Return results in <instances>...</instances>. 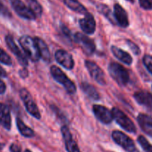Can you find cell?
<instances>
[{
  "label": "cell",
  "mask_w": 152,
  "mask_h": 152,
  "mask_svg": "<svg viewBox=\"0 0 152 152\" xmlns=\"http://www.w3.org/2000/svg\"><path fill=\"white\" fill-rule=\"evenodd\" d=\"M25 152H32L31 151H30V150H28V149H26L25 151Z\"/></svg>",
  "instance_id": "obj_38"
},
{
  "label": "cell",
  "mask_w": 152,
  "mask_h": 152,
  "mask_svg": "<svg viewBox=\"0 0 152 152\" xmlns=\"http://www.w3.org/2000/svg\"><path fill=\"white\" fill-rule=\"evenodd\" d=\"M7 72L4 71V68H1V67L0 66V77H3V78H5V77H7Z\"/></svg>",
  "instance_id": "obj_36"
},
{
  "label": "cell",
  "mask_w": 152,
  "mask_h": 152,
  "mask_svg": "<svg viewBox=\"0 0 152 152\" xmlns=\"http://www.w3.org/2000/svg\"><path fill=\"white\" fill-rule=\"evenodd\" d=\"M85 65H86V68L88 71L90 75L96 83L102 86H105L106 84L105 74H104L103 71L95 62L91 60H86L85 62Z\"/></svg>",
  "instance_id": "obj_10"
},
{
  "label": "cell",
  "mask_w": 152,
  "mask_h": 152,
  "mask_svg": "<svg viewBox=\"0 0 152 152\" xmlns=\"http://www.w3.org/2000/svg\"><path fill=\"white\" fill-rule=\"evenodd\" d=\"M126 43H127V45H129L131 50H132L135 55H139L140 53V48L138 47L134 42H133L131 41V40H127V41H126Z\"/></svg>",
  "instance_id": "obj_30"
},
{
  "label": "cell",
  "mask_w": 152,
  "mask_h": 152,
  "mask_svg": "<svg viewBox=\"0 0 152 152\" xmlns=\"http://www.w3.org/2000/svg\"><path fill=\"white\" fill-rule=\"evenodd\" d=\"M134 98L138 104L152 110V94L146 91H140L134 94Z\"/></svg>",
  "instance_id": "obj_17"
},
{
  "label": "cell",
  "mask_w": 152,
  "mask_h": 152,
  "mask_svg": "<svg viewBox=\"0 0 152 152\" xmlns=\"http://www.w3.org/2000/svg\"><path fill=\"white\" fill-rule=\"evenodd\" d=\"M142 62L148 72L152 75V56L148 54L145 55L142 58Z\"/></svg>",
  "instance_id": "obj_28"
},
{
  "label": "cell",
  "mask_w": 152,
  "mask_h": 152,
  "mask_svg": "<svg viewBox=\"0 0 152 152\" xmlns=\"http://www.w3.org/2000/svg\"><path fill=\"white\" fill-rule=\"evenodd\" d=\"M113 140L127 152H138L132 138L120 131H114L111 134Z\"/></svg>",
  "instance_id": "obj_6"
},
{
  "label": "cell",
  "mask_w": 152,
  "mask_h": 152,
  "mask_svg": "<svg viewBox=\"0 0 152 152\" xmlns=\"http://www.w3.org/2000/svg\"><path fill=\"white\" fill-rule=\"evenodd\" d=\"M111 50L113 54H114V56L117 59H118L119 60L121 61L122 62H123V63H125L127 65H132L133 60H132V57L129 53H127L125 50H122L121 48H119L116 47L114 45L111 46Z\"/></svg>",
  "instance_id": "obj_20"
},
{
  "label": "cell",
  "mask_w": 152,
  "mask_h": 152,
  "mask_svg": "<svg viewBox=\"0 0 152 152\" xmlns=\"http://www.w3.org/2000/svg\"><path fill=\"white\" fill-rule=\"evenodd\" d=\"M92 110L96 118L103 124H110L114 120L112 111L103 105H94Z\"/></svg>",
  "instance_id": "obj_9"
},
{
  "label": "cell",
  "mask_w": 152,
  "mask_h": 152,
  "mask_svg": "<svg viewBox=\"0 0 152 152\" xmlns=\"http://www.w3.org/2000/svg\"><path fill=\"white\" fill-rule=\"evenodd\" d=\"M10 152H22L21 147L16 143H13L10 146Z\"/></svg>",
  "instance_id": "obj_32"
},
{
  "label": "cell",
  "mask_w": 152,
  "mask_h": 152,
  "mask_svg": "<svg viewBox=\"0 0 152 152\" xmlns=\"http://www.w3.org/2000/svg\"><path fill=\"white\" fill-rule=\"evenodd\" d=\"M56 61L68 70H71L74 67V60L71 54L63 49H59L55 53Z\"/></svg>",
  "instance_id": "obj_11"
},
{
  "label": "cell",
  "mask_w": 152,
  "mask_h": 152,
  "mask_svg": "<svg viewBox=\"0 0 152 152\" xmlns=\"http://www.w3.org/2000/svg\"><path fill=\"white\" fill-rule=\"evenodd\" d=\"M137 142L145 152H152V145L143 136L138 137Z\"/></svg>",
  "instance_id": "obj_26"
},
{
  "label": "cell",
  "mask_w": 152,
  "mask_h": 152,
  "mask_svg": "<svg viewBox=\"0 0 152 152\" xmlns=\"http://www.w3.org/2000/svg\"><path fill=\"white\" fill-rule=\"evenodd\" d=\"M126 1H129V2L134 4V1H135V0H126Z\"/></svg>",
  "instance_id": "obj_37"
},
{
  "label": "cell",
  "mask_w": 152,
  "mask_h": 152,
  "mask_svg": "<svg viewBox=\"0 0 152 152\" xmlns=\"http://www.w3.org/2000/svg\"><path fill=\"white\" fill-rule=\"evenodd\" d=\"M80 27L84 33L88 35H91L96 31V21L94 17L91 13H87L84 18L79 21Z\"/></svg>",
  "instance_id": "obj_14"
},
{
  "label": "cell",
  "mask_w": 152,
  "mask_h": 152,
  "mask_svg": "<svg viewBox=\"0 0 152 152\" xmlns=\"http://www.w3.org/2000/svg\"><path fill=\"white\" fill-rule=\"evenodd\" d=\"M34 40H35L36 43H37V48H38L39 52L40 57L45 61V62H49L51 59L50 56V50H49L47 44L45 42L43 39H42L39 37H34Z\"/></svg>",
  "instance_id": "obj_19"
},
{
  "label": "cell",
  "mask_w": 152,
  "mask_h": 152,
  "mask_svg": "<svg viewBox=\"0 0 152 152\" xmlns=\"http://www.w3.org/2000/svg\"><path fill=\"white\" fill-rule=\"evenodd\" d=\"M19 75L22 78H26V77H28V71L25 68H23V69L19 71Z\"/></svg>",
  "instance_id": "obj_35"
},
{
  "label": "cell",
  "mask_w": 152,
  "mask_h": 152,
  "mask_svg": "<svg viewBox=\"0 0 152 152\" xmlns=\"http://www.w3.org/2000/svg\"><path fill=\"white\" fill-rule=\"evenodd\" d=\"M5 42L7 44V47L10 49V51L16 56L18 61L21 65L24 67H26L28 65V59H26L25 55L22 53L20 49L19 48L16 44L15 43L14 39H13V37L10 35H7L5 37Z\"/></svg>",
  "instance_id": "obj_13"
},
{
  "label": "cell",
  "mask_w": 152,
  "mask_h": 152,
  "mask_svg": "<svg viewBox=\"0 0 152 152\" xmlns=\"http://www.w3.org/2000/svg\"><path fill=\"white\" fill-rule=\"evenodd\" d=\"M50 74L53 78L56 80L57 83L62 85L66 91L70 94H74L77 91V88L75 84L67 77L66 74L56 65H52L50 67Z\"/></svg>",
  "instance_id": "obj_2"
},
{
  "label": "cell",
  "mask_w": 152,
  "mask_h": 152,
  "mask_svg": "<svg viewBox=\"0 0 152 152\" xmlns=\"http://www.w3.org/2000/svg\"><path fill=\"white\" fill-rule=\"evenodd\" d=\"M74 41L80 45L82 50L86 54L91 56L94 53L96 49L95 43L93 39L89 38L87 35L82 33H77L74 36Z\"/></svg>",
  "instance_id": "obj_8"
},
{
  "label": "cell",
  "mask_w": 152,
  "mask_h": 152,
  "mask_svg": "<svg viewBox=\"0 0 152 152\" xmlns=\"http://www.w3.org/2000/svg\"><path fill=\"white\" fill-rule=\"evenodd\" d=\"M9 1H10V5L13 7L16 14L21 18L28 19V20L36 19L37 16L22 0H9Z\"/></svg>",
  "instance_id": "obj_7"
},
{
  "label": "cell",
  "mask_w": 152,
  "mask_h": 152,
  "mask_svg": "<svg viewBox=\"0 0 152 152\" xmlns=\"http://www.w3.org/2000/svg\"><path fill=\"white\" fill-rule=\"evenodd\" d=\"M6 91V85L4 82L0 80V94H3Z\"/></svg>",
  "instance_id": "obj_34"
},
{
  "label": "cell",
  "mask_w": 152,
  "mask_h": 152,
  "mask_svg": "<svg viewBox=\"0 0 152 152\" xmlns=\"http://www.w3.org/2000/svg\"><path fill=\"white\" fill-rule=\"evenodd\" d=\"M111 111L114 119L122 129L129 133H136L137 129L134 123L123 111L117 108H113Z\"/></svg>",
  "instance_id": "obj_4"
},
{
  "label": "cell",
  "mask_w": 152,
  "mask_h": 152,
  "mask_svg": "<svg viewBox=\"0 0 152 152\" xmlns=\"http://www.w3.org/2000/svg\"><path fill=\"white\" fill-rule=\"evenodd\" d=\"M28 7L37 16H40L42 13V7L37 0H26Z\"/></svg>",
  "instance_id": "obj_25"
},
{
  "label": "cell",
  "mask_w": 152,
  "mask_h": 152,
  "mask_svg": "<svg viewBox=\"0 0 152 152\" xmlns=\"http://www.w3.org/2000/svg\"><path fill=\"white\" fill-rule=\"evenodd\" d=\"M64 4L67 6L69 9L76 13H80V14L86 15L88 13L84 5L81 4L78 0H63Z\"/></svg>",
  "instance_id": "obj_21"
},
{
  "label": "cell",
  "mask_w": 152,
  "mask_h": 152,
  "mask_svg": "<svg viewBox=\"0 0 152 152\" xmlns=\"http://www.w3.org/2000/svg\"><path fill=\"white\" fill-rule=\"evenodd\" d=\"M61 29H62V33L64 34V35H65L66 37H68V38H71V31H69V29H68V28H67L65 25H62V26H61Z\"/></svg>",
  "instance_id": "obj_33"
},
{
  "label": "cell",
  "mask_w": 152,
  "mask_h": 152,
  "mask_svg": "<svg viewBox=\"0 0 152 152\" xmlns=\"http://www.w3.org/2000/svg\"><path fill=\"white\" fill-rule=\"evenodd\" d=\"M140 5L144 10H152V0H138Z\"/></svg>",
  "instance_id": "obj_31"
},
{
  "label": "cell",
  "mask_w": 152,
  "mask_h": 152,
  "mask_svg": "<svg viewBox=\"0 0 152 152\" xmlns=\"http://www.w3.org/2000/svg\"><path fill=\"white\" fill-rule=\"evenodd\" d=\"M16 122L18 130H19V133H20L22 136L28 138L33 137L34 136V131H33L31 128L27 126L25 124V123H24L19 117H17V118H16Z\"/></svg>",
  "instance_id": "obj_23"
},
{
  "label": "cell",
  "mask_w": 152,
  "mask_h": 152,
  "mask_svg": "<svg viewBox=\"0 0 152 152\" xmlns=\"http://www.w3.org/2000/svg\"><path fill=\"white\" fill-rule=\"evenodd\" d=\"M97 10L99 13H101L102 15H104V16H105V18H107L111 23H115L116 21L114 17V13L112 14V13H111V10H110V8L108 7V5L104 4H99V5L97 6Z\"/></svg>",
  "instance_id": "obj_24"
},
{
  "label": "cell",
  "mask_w": 152,
  "mask_h": 152,
  "mask_svg": "<svg viewBox=\"0 0 152 152\" xmlns=\"http://www.w3.org/2000/svg\"><path fill=\"white\" fill-rule=\"evenodd\" d=\"M108 72L117 84L125 86L129 82V74L127 70L117 62H111L108 65Z\"/></svg>",
  "instance_id": "obj_3"
},
{
  "label": "cell",
  "mask_w": 152,
  "mask_h": 152,
  "mask_svg": "<svg viewBox=\"0 0 152 152\" xmlns=\"http://www.w3.org/2000/svg\"><path fill=\"white\" fill-rule=\"evenodd\" d=\"M0 125L6 130L11 129V116L8 106L0 102Z\"/></svg>",
  "instance_id": "obj_16"
},
{
  "label": "cell",
  "mask_w": 152,
  "mask_h": 152,
  "mask_svg": "<svg viewBox=\"0 0 152 152\" xmlns=\"http://www.w3.org/2000/svg\"><path fill=\"white\" fill-rule=\"evenodd\" d=\"M19 95H20V97L25 105L27 111L34 118L39 120L41 118L39 110L37 105L33 99L30 92L26 88H22L19 91Z\"/></svg>",
  "instance_id": "obj_5"
},
{
  "label": "cell",
  "mask_w": 152,
  "mask_h": 152,
  "mask_svg": "<svg viewBox=\"0 0 152 152\" xmlns=\"http://www.w3.org/2000/svg\"><path fill=\"white\" fill-rule=\"evenodd\" d=\"M80 88H81L82 91L88 96L90 99H93V100L97 101L99 99V94L98 93L97 90L92 85L89 84V83H82L80 84Z\"/></svg>",
  "instance_id": "obj_22"
},
{
  "label": "cell",
  "mask_w": 152,
  "mask_h": 152,
  "mask_svg": "<svg viewBox=\"0 0 152 152\" xmlns=\"http://www.w3.org/2000/svg\"><path fill=\"white\" fill-rule=\"evenodd\" d=\"M0 62L9 66L12 65V59L10 56L1 48H0Z\"/></svg>",
  "instance_id": "obj_27"
},
{
  "label": "cell",
  "mask_w": 152,
  "mask_h": 152,
  "mask_svg": "<svg viewBox=\"0 0 152 152\" xmlns=\"http://www.w3.org/2000/svg\"><path fill=\"white\" fill-rule=\"evenodd\" d=\"M0 15L4 17L10 18L12 17V13L10 11L7 6L3 3L1 0H0Z\"/></svg>",
  "instance_id": "obj_29"
},
{
  "label": "cell",
  "mask_w": 152,
  "mask_h": 152,
  "mask_svg": "<svg viewBox=\"0 0 152 152\" xmlns=\"http://www.w3.org/2000/svg\"><path fill=\"white\" fill-rule=\"evenodd\" d=\"M114 17L117 25L126 28L129 26V20L126 10L118 3L114 5Z\"/></svg>",
  "instance_id": "obj_15"
},
{
  "label": "cell",
  "mask_w": 152,
  "mask_h": 152,
  "mask_svg": "<svg viewBox=\"0 0 152 152\" xmlns=\"http://www.w3.org/2000/svg\"><path fill=\"white\" fill-rule=\"evenodd\" d=\"M19 42L25 54L32 62H37L39 60L41 57L34 38L33 39L32 37L27 35L22 36L19 38Z\"/></svg>",
  "instance_id": "obj_1"
},
{
  "label": "cell",
  "mask_w": 152,
  "mask_h": 152,
  "mask_svg": "<svg viewBox=\"0 0 152 152\" xmlns=\"http://www.w3.org/2000/svg\"><path fill=\"white\" fill-rule=\"evenodd\" d=\"M61 132H62V137H63L64 141L65 144V148L68 152H80L78 145L77 142L73 138L72 134L69 130V128L64 125L61 128Z\"/></svg>",
  "instance_id": "obj_12"
},
{
  "label": "cell",
  "mask_w": 152,
  "mask_h": 152,
  "mask_svg": "<svg viewBox=\"0 0 152 152\" xmlns=\"http://www.w3.org/2000/svg\"><path fill=\"white\" fill-rule=\"evenodd\" d=\"M140 127L148 136L152 137V116L140 114L137 117Z\"/></svg>",
  "instance_id": "obj_18"
}]
</instances>
